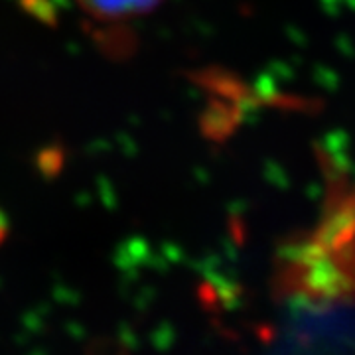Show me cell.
Instances as JSON below:
<instances>
[{"label":"cell","mask_w":355,"mask_h":355,"mask_svg":"<svg viewBox=\"0 0 355 355\" xmlns=\"http://www.w3.org/2000/svg\"><path fill=\"white\" fill-rule=\"evenodd\" d=\"M77 6L97 22H127L154 12L164 0H76Z\"/></svg>","instance_id":"obj_1"},{"label":"cell","mask_w":355,"mask_h":355,"mask_svg":"<svg viewBox=\"0 0 355 355\" xmlns=\"http://www.w3.org/2000/svg\"><path fill=\"white\" fill-rule=\"evenodd\" d=\"M6 237H8V219L0 211V245L6 241Z\"/></svg>","instance_id":"obj_2"}]
</instances>
